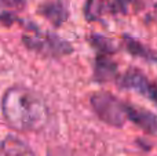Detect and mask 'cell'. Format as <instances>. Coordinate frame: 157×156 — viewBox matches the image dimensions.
<instances>
[{
    "label": "cell",
    "instance_id": "9c48e42d",
    "mask_svg": "<svg viewBox=\"0 0 157 156\" xmlns=\"http://www.w3.org/2000/svg\"><path fill=\"white\" fill-rule=\"evenodd\" d=\"M124 40V46L127 49L128 53L134 55V57H139L142 60H146V61H157V54L155 51L146 47L145 44H142L141 41L135 40V39L130 37V36H124L123 37Z\"/></svg>",
    "mask_w": 157,
    "mask_h": 156
},
{
    "label": "cell",
    "instance_id": "7c38bea8",
    "mask_svg": "<svg viewBox=\"0 0 157 156\" xmlns=\"http://www.w3.org/2000/svg\"><path fill=\"white\" fill-rule=\"evenodd\" d=\"M3 6L8 8H14V10H22L26 4V0H0Z\"/></svg>",
    "mask_w": 157,
    "mask_h": 156
},
{
    "label": "cell",
    "instance_id": "5b68a950",
    "mask_svg": "<svg viewBox=\"0 0 157 156\" xmlns=\"http://www.w3.org/2000/svg\"><path fill=\"white\" fill-rule=\"evenodd\" d=\"M37 13L58 28L69 18V0H48L37 8Z\"/></svg>",
    "mask_w": 157,
    "mask_h": 156
},
{
    "label": "cell",
    "instance_id": "52a82bcc",
    "mask_svg": "<svg viewBox=\"0 0 157 156\" xmlns=\"http://www.w3.org/2000/svg\"><path fill=\"white\" fill-rule=\"evenodd\" d=\"M95 80L98 82H108L117 76V65L110 58V54H98L95 60Z\"/></svg>",
    "mask_w": 157,
    "mask_h": 156
},
{
    "label": "cell",
    "instance_id": "8fae6325",
    "mask_svg": "<svg viewBox=\"0 0 157 156\" xmlns=\"http://www.w3.org/2000/svg\"><path fill=\"white\" fill-rule=\"evenodd\" d=\"M131 0H105L108 14H124L128 10Z\"/></svg>",
    "mask_w": 157,
    "mask_h": 156
},
{
    "label": "cell",
    "instance_id": "8992f818",
    "mask_svg": "<svg viewBox=\"0 0 157 156\" xmlns=\"http://www.w3.org/2000/svg\"><path fill=\"white\" fill-rule=\"evenodd\" d=\"M127 118L145 133L157 137V116L155 113L127 104Z\"/></svg>",
    "mask_w": 157,
    "mask_h": 156
},
{
    "label": "cell",
    "instance_id": "5bb4252c",
    "mask_svg": "<svg viewBox=\"0 0 157 156\" xmlns=\"http://www.w3.org/2000/svg\"><path fill=\"white\" fill-rule=\"evenodd\" d=\"M0 156H3V141H0Z\"/></svg>",
    "mask_w": 157,
    "mask_h": 156
},
{
    "label": "cell",
    "instance_id": "30bf717a",
    "mask_svg": "<svg viewBox=\"0 0 157 156\" xmlns=\"http://www.w3.org/2000/svg\"><path fill=\"white\" fill-rule=\"evenodd\" d=\"M105 14H108L105 0H86L84 17H86L87 21H98Z\"/></svg>",
    "mask_w": 157,
    "mask_h": 156
},
{
    "label": "cell",
    "instance_id": "7a4b0ae2",
    "mask_svg": "<svg viewBox=\"0 0 157 156\" xmlns=\"http://www.w3.org/2000/svg\"><path fill=\"white\" fill-rule=\"evenodd\" d=\"M22 41L29 50L47 57H61L73 51L71 43L54 33L40 30L35 25H28V32L22 36Z\"/></svg>",
    "mask_w": 157,
    "mask_h": 156
},
{
    "label": "cell",
    "instance_id": "3957f363",
    "mask_svg": "<svg viewBox=\"0 0 157 156\" xmlns=\"http://www.w3.org/2000/svg\"><path fill=\"white\" fill-rule=\"evenodd\" d=\"M91 107L102 122L113 127H123L127 120V104L110 93H95L91 97Z\"/></svg>",
    "mask_w": 157,
    "mask_h": 156
},
{
    "label": "cell",
    "instance_id": "ba28073f",
    "mask_svg": "<svg viewBox=\"0 0 157 156\" xmlns=\"http://www.w3.org/2000/svg\"><path fill=\"white\" fill-rule=\"evenodd\" d=\"M3 156H37L24 141L8 135L3 140Z\"/></svg>",
    "mask_w": 157,
    "mask_h": 156
},
{
    "label": "cell",
    "instance_id": "277c9868",
    "mask_svg": "<svg viewBox=\"0 0 157 156\" xmlns=\"http://www.w3.org/2000/svg\"><path fill=\"white\" fill-rule=\"evenodd\" d=\"M119 84L123 88L136 91L138 94L149 98L157 105V86L150 82L142 72L136 71V69L127 71L123 76H120Z\"/></svg>",
    "mask_w": 157,
    "mask_h": 156
},
{
    "label": "cell",
    "instance_id": "6da1fadb",
    "mask_svg": "<svg viewBox=\"0 0 157 156\" xmlns=\"http://www.w3.org/2000/svg\"><path fill=\"white\" fill-rule=\"evenodd\" d=\"M2 113L11 129L21 133H37L47 126L50 111L46 101L30 88L14 86L4 93Z\"/></svg>",
    "mask_w": 157,
    "mask_h": 156
},
{
    "label": "cell",
    "instance_id": "4fadbf2b",
    "mask_svg": "<svg viewBox=\"0 0 157 156\" xmlns=\"http://www.w3.org/2000/svg\"><path fill=\"white\" fill-rule=\"evenodd\" d=\"M48 156H72V155H68L63 151H54V152H50Z\"/></svg>",
    "mask_w": 157,
    "mask_h": 156
}]
</instances>
